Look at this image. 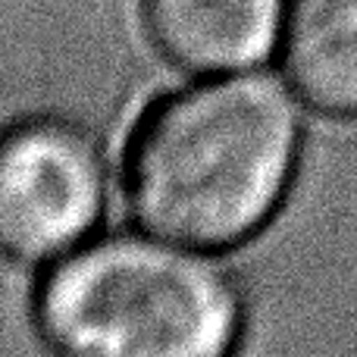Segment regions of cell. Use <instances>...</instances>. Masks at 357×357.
Segmentation results:
<instances>
[{"label":"cell","instance_id":"1","mask_svg":"<svg viewBox=\"0 0 357 357\" xmlns=\"http://www.w3.org/2000/svg\"><path fill=\"white\" fill-rule=\"evenodd\" d=\"M301 116L282 82L232 73L163 98L126 151V197L138 222L191 248L257 232L298 167Z\"/></svg>","mask_w":357,"mask_h":357},{"label":"cell","instance_id":"2","mask_svg":"<svg viewBox=\"0 0 357 357\" xmlns=\"http://www.w3.org/2000/svg\"><path fill=\"white\" fill-rule=\"evenodd\" d=\"M182 245V241H178ZM144 235H104L47 270L35 323L56 357H232L245 310L207 254Z\"/></svg>","mask_w":357,"mask_h":357},{"label":"cell","instance_id":"3","mask_svg":"<svg viewBox=\"0 0 357 357\" xmlns=\"http://www.w3.org/2000/svg\"><path fill=\"white\" fill-rule=\"evenodd\" d=\"M98 138L66 116L16 119L0 132V251L16 260L69 254L107 204Z\"/></svg>","mask_w":357,"mask_h":357},{"label":"cell","instance_id":"4","mask_svg":"<svg viewBox=\"0 0 357 357\" xmlns=\"http://www.w3.org/2000/svg\"><path fill=\"white\" fill-rule=\"evenodd\" d=\"M151 41L191 73L251 66L276 44L285 0H142Z\"/></svg>","mask_w":357,"mask_h":357},{"label":"cell","instance_id":"5","mask_svg":"<svg viewBox=\"0 0 357 357\" xmlns=\"http://www.w3.org/2000/svg\"><path fill=\"white\" fill-rule=\"evenodd\" d=\"M282 69L314 110L357 116V0H289Z\"/></svg>","mask_w":357,"mask_h":357}]
</instances>
